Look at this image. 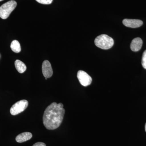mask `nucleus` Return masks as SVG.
<instances>
[{
    "instance_id": "nucleus-1",
    "label": "nucleus",
    "mask_w": 146,
    "mask_h": 146,
    "mask_svg": "<svg viewBox=\"0 0 146 146\" xmlns=\"http://www.w3.org/2000/svg\"><path fill=\"white\" fill-rule=\"evenodd\" d=\"M65 113L63 104L53 102L45 110L43 121L46 128L53 130L59 127L63 121Z\"/></svg>"
},
{
    "instance_id": "nucleus-2",
    "label": "nucleus",
    "mask_w": 146,
    "mask_h": 146,
    "mask_svg": "<svg viewBox=\"0 0 146 146\" xmlns=\"http://www.w3.org/2000/svg\"><path fill=\"white\" fill-rule=\"evenodd\" d=\"M95 45L102 49L108 50L111 48L114 44L112 37L105 34L97 36L95 40Z\"/></svg>"
},
{
    "instance_id": "nucleus-3",
    "label": "nucleus",
    "mask_w": 146,
    "mask_h": 146,
    "mask_svg": "<svg viewBox=\"0 0 146 146\" xmlns=\"http://www.w3.org/2000/svg\"><path fill=\"white\" fill-rule=\"evenodd\" d=\"M17 3L16 1L11 0L3 4L0 7V17L3 19L8 18L11 13L16 8Z\"/></svg>"
},
{
    "instance_id": "nucleus-4",
    "label": "nucleus",
    "mask_w": 146,
    "mask_h": 146,
    "mask_svg": "<svg viewBox=\"0 0 146 146\" xmlns=\"http://www.w3.org/2000/svg\"><path fill=\"white\" fill-rule=\"evenodd\" d=\"M28 105V102L26 100H21L17 102L11 108V114L13 115H16L20 114L26 109Z\"/></svg>"
},
{
    "instance_id": "nucleus-5",
    "label": "nucleus",
    "mask_w": 146,
    "mask_h": 146,
    "mask_svg": "<svg viewBox=\"0 0 146 146\" xmlns=\"http://www.w3.org/2000/svg\"><path fill=\"white\" fill-rule=\"evenodd\" d=\"M77 78L80 83L84 86H87L91 84L92 82V78L86 72L79 70L77 73Z\"/></svg>"
},
{
    "instance_id": "nucleus-6",
    "label": "nucleus",
    "mask_w": 146,
    "mask_h": 146,
    "mask_svg": "<svg viewBox=\"0 0 146 146\" xmlns=\"http://www.w3.org/2000/svg\"><path fill=\"white\" fill-rule=\"evenodd\" d=\"M42 70L43 75L45 78H50L52 76V68L48 60H44L43 62L42 65Z\"/></svg>"
},
{
    "instance_id": "nucleus-7",
    "label": "nucleus",
    "mask_w": 146,
    "mask_h": 146,
    "mask_svg": "<svg viewBox=\"0 0 146 146\" xmlns=\"http://www.w3.org/2000/svg\"><path fill=\"white\" fill-rule=\"evenodd\" d=\"M123 23L128 27L136 28L139 27L143 25V21L137 19H125L123 20Z\"/></svg>"
},
{
    "instance_id": "nucleus-8",
    "label": "nucleus",
    "mask_w": 146,
    "mask_h": 146,
    "mask_svg": "<svg viewBox=\"0 0 146 146\" xmlns=\"http://www.w3.org/2000/svg\"><path fill=\"white\" fill-rule=\"evenodd\" d=\"M143 43V41L141 38L139 37L134 38L131 44V49L133 52H137L140 50L142 48Z\"/></svg>"
},
{
    "instance_id": "nucleus-9",
    "label": "nucleus",
    "mask_w": 146,
    "mask_h": 146,
    "mask_svg": "<svg viewBox=\"0 0 146 146\" xmlns=\"http://www.w3.org/2000/svg\"><path fill=\"white\" fill-rule=\"evenodd\" d=\"M32 137V134L30 132H23L19 134L16 137V140L18 143H22L30 140Z\"/></svg>"
},
{
    "instance_id": "nucleus-10",
    "label": "nucleus",
    "mask_w": 146,
    "mask_h": 146,
    "mask_svg": "<svg viewBox=\"0 0 146 146\" xmlns=\"http://www.w3.org/2000/svg\"><path fill=\"white\" fill-rule=\"evenodd\" d=\"M15 67L18 72L23 73L27 70V67L23 62L19 60H16L15 62Z\"/></svg>"
},
{
    "instance_id": "nucleus-11",
    "label": "nucleus",
    "mask_w": 146,
    "mask_h": 146,
    "mask_svg": "<svg viewBox=\"0 0 146 146\" xmlns=\"http://www.w3.org/2000/svg\"><path fill=\"white\" fill-rule=\"evenodd\" d=\"M11 48L13 52L19 53L21 51V48L20 43L17 40H14L11 44Z\"/></svg>"
},
{
    "instance_id": "nucleus-12",
    "label": "nucleus",
    "mask_w": 146,
    "mask_h": 146,
    "mask_svg": "<svg viewBox=\"0 0 146 146\" xmlns=\"http://www.w3.org/2000/svg\"><path fill=\"white\" fill-rule=\"evenodd\" d=\"M142 65L145 69H146V50L143 53L142 59Z\"/></svg>"
},
{
    "instance_id": "nucleus-13",
    "label": "nucleus",
    "mask_w": 146,
    "mask_h": 146,
    "mask_svg": "<svg viewBox=\"0 0 146 146\" xmlns=\"http://www.w3.org/2000/svg\"><path fill=\"white\" fill-rule=\"evenodd\" d=\"M37 2L42 4H50L52 3L53 0H35Z\"/></svg>"
},
{
    "instance_id": "nucleus-14",
    "label": "nucleus",
    "mask_w": 146,
    "mask_h": 146,
    "mask_svg": "<svg viewBox=\"0 0 146 146\" xmlns=\"http://www.w3.org/2000/svg\"><path fill=\"white\" fill-rule=\"evenodd\" d=\"M33 146H46V144L42 142H38L34 144Z\"/></svg>"
},
{
    "instance_id": "nucleus-15",
    "label": "nucleus",
    "mask_w": 146,
    "mask_h": 146,
    "mask_svg": "<svg viewBox=\"0 0 146 146\" xmlns=\"http://www.w3.org/2000/svg\"><path fill=\"white\" fill-rule=\"evenodd\" d=\"M145 131H146V123L145 125Z\"/></svg>"
},
{
    "instance_id": "nucleus-16",
    "label": "nucleus",
    "mask_w": 146,
    "mask_h": 146,
    "mask_svg": "<svg viewBox=\"0 0 146 146\" xmlns=\"http://www.w3.org/2000/svg\"><path fill=\"white\" fill-rule=\"evenodd\" d=\"M3 0H0V1H3Z\"/></svg>"
}]
</instances>
